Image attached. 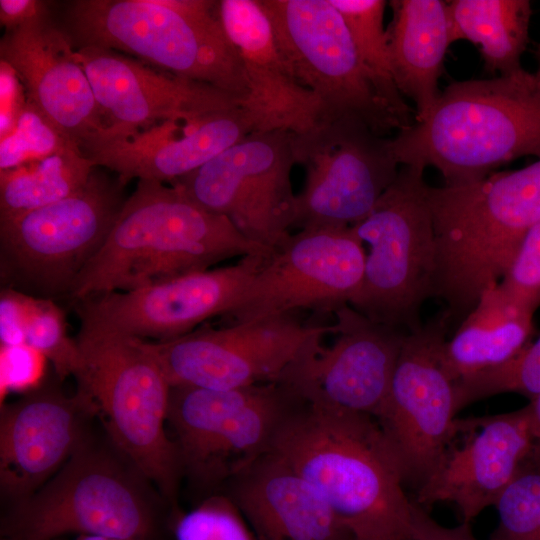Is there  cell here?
Returning a JSON list of instances; mask_svg holds the SVG:
<instances>
[{
	"mask_svg": "<svg viewBox=\"0 0 540 540\" xmlns=\"http://www.w3.org/2000/svg\"><path fill=\"white\" fill-rule=\"evenodd\" d=\"M269 452L322 494L354 540H412V501L371 415L302 402Z\"/></svg>",
	"mask_w": 540,
	"mask_h": 540,
	"instance_id": "6da1fadb",
	"label": "cell"
},
{
	"mask_svg": "<svg viewBox=\"0 0 540 540\" xmlns=\"http://www.w3.org/2000/svg\"><path fill=\"white\" fill-rule=\"evenodd\" d=\"M271 250L175 183L139 180L97 253L75 279V301L143 288Z\"/></svg>",
	"mask_w": 540,
	"mask_h": 540,
	"instance_id": "7a4b0ae2",
	"label": "cell"
},
{
	"mask_svg": "<svg viewBox=\"0 0 540 540\" xmlns=\"http://www.w3.org/2000/svg\"><path fill=\"white\" fill-rule=\"evenodd\" d=\"M390 144L400 166H432L446 186L476 182L517 158L540 159V71L452 82L431 114Z\"/></svg>",
	"mask_w": 540,
	"mask_h": 540,
	"instance_id": "3957f363",
	"label": "cell"
},
{
	"mask_svg": "<svg viewBox=\"0 0 540 540\" xmlns=\"http://www.w3.org/2000/svg\"><path fill=\"white\" fill-rule=\"evenodd\" d=\"M428 200L436 241L433 297L445 303L455 331L540 222V159L465 185L429 186Z\"/></svg>",
	"mask_w": 540,
	"mask_h": 540,
	"instance_id": "277c9868",
	"label": "cell"
},
{
	"mask_svg": "<svg viewBox=\"0 0 540 540\" xmlns=\"http://www.w3.org/2000/svg\"><path fill=\"white\" fill-rule=\"evenodd\" d=\"M64 24L75 49L113 50L221 89L242 103L248 96L242 61L222 24L218 1L76 0L68 3Z\"/></svg>",
	"mask_w": 540,
	"mask_h": 540,
	"instance_id": "5b68a950",
	"label": "cell"
},
{
	"mask_svg": "<svg viewBox=\"0 0 540 540\" xmlns=\"http://www.w3.org/2000/svg\"><path fill=\"white\" fill-rule=\"evenodd\" d=\"M131 468L86 440L42 487L11 505L0 540H57L71 533L164 540L177 518L161 512Z\"/></svg>",
	"mask_w": 540,
	"mask_h": 540,
	"instance_id": "8992f818",
	"label": "cell"
},
{
	"mask_svg": "<svg viewBox=\"0 0 540 540\" xmlns=\"http://www.w3.org/2000/svg\"><path fill=\"white\" fill-rule=\"evenodd\" d=\"M76 341L79 389L102 413L119 453L173 505L183 473L166 430L171 386L160 365L140 339L80 328Z\"/></svg>",
	"mask_w": 540,
	"mask_h": 540,
	"instance_id": "52a82bcc",
	"label": "cell"
},
{
	"mask_svg": "<svg viewBox=\"0 0 540 540\" xmlns=\"http://www.w3.org/2000/svg\"><path fill=\"white\" fill-rule=\"evenodd\" d=\"M424 170L401 165L371 212L352 227L368 251L349 305L407 334L422 327V306L433 297L436 241Z\"/></svg>",
	"mask_w": 540,
	"mask_h": 540,
	"instance_id": "ba28073f",
	"label": "cell"
},
{
	"mask_svg": "<svg viewBox=\"0 0 540 540\" xmlns=\"http://www.w3.org/2000/svg\"><path fill=\"white\" fill-rule=\"evenodd\" d=\"M259 2L289 70L317 99L318 120L355 118L383 137L414 124L406 101L392 97L363 63L330 0Z\"/></svg>",
	"mask_w": 540,
	"mask_h": 540,
	"instance_id": "9c48e42d",
	"label": "cell"
},
{
	"mask_svg": "<svg viewBox=\"0 0 540 540\" xmlns=\"http://www.w3.org/2000/svg\"><path fill=\"white\" fill-rule=\"evenodd\" d=\"M126 184L96 167L78 193L0 217V273L5 288L52 299L68 294L107 238L126 199Z\"/></svg>",
	"mask_w": 540,
	"mask_h": 540,
	"instance_id": "30bf717a",
	"label": "cell"
},
{
	"mask_svg": "<svg viewBox=\"0 0 540 540\" xmlns=\"http://www.w3.org/2000/svg\"><path fill=\"white\" fill-rule=\"evenodd\" d=\"M295 163L305 170L296 196L294 227H353L373 209L397 177L390 138L358 119L318 120L292 133Z\"/></svg>",
	"mask_w": 540,
	"mask_h": 540,
	"instance_id": "8fae6325",
	"label": "cell"
},
{
	"mask_svg": "<svg viewBox=\"0 0 540 540\" xmlns=\"http://www.w3.org/2000/svg\"><path fill=\"white\" fill-rule=\"evenodd\" d=\"M449 333L444 311L405 336L376 418L405 484L420 488L457 434L455 382L441 362Z\"/></svg>",
	"mask_w": 540,
	"mask_h": 540,
	"instance_id": "7c38bea8",
	"label": "cell"
},
{
	"mask_svg": "<svg viewBox=\"0 0 540 540\" xmlns=\"http://www.w3.org/2000/svg\"><path fill=\"white\" fill-rule=\"evenodd\" d=\"M294 164L291 132L256 131L172 183L203 208L227 217L249 240L273 251L294 227Z\"/></svg>",
	"mask_w": 540,
	"mask_h": 540,
	"instance_id": "4fadbf2b",
	"label": "cell"
},
{
	"mask_svg": "<svg viewBox=\"0 0 540 540\" xmlns=\"http://www.w3.org/2000/svg\"><path fill=\"white\" fill-rule=\"evenodd\" d=\"M333 332V324L308 325L293 314L142 341L171 387L226 390L277 381L311 340Z\"/></svg>",
	"mask_w": 540,
	"mask_h": 540,
	"instance_id": "5bb4252c",
	"label": "cell"
},
{
	"mask_svg": "<svg viewBox=\"0 0 540 540\" xmlns=\"http://www.w3.org/2000/svg\"><path fill=\"white\" fill-rule=\"evenodd\" d=\"M269 254L76 301L80 328L145 341L184 336L210 318L230 315Z\"/></svg>",
	"mask_w": 540,
	"mask_h": 540,
	"instance_id": "9a60e30c",
	"label": "cell"
},
{
	"mask_svg": "<svg viewBox=\"0 0 540 540\" xmlns=\"http://www.w3.org/2000/svg\"><path fill=\"white\" fill-rule=\"evenodd\" d=\"M365 256L352 227L299 229L265 258L229 316L244 322L299 310L334 312L359 289Z\"/></svg>",
	"mask_w": 540,
	"mask_h": 540,
	"instance_id": "2e32d148",
	"label": "cell"
},
{
	"mask_svg": "<svg viewBox=\"0 0 540 540\" xmlns=\"http://www.w3.org/2000/svg\"><path fill=\"white\" fill-rule=\"evenodd\" d=\"M330 345L311 340L278 380L306 403L375 419L385 403L407 333L374 322L349 304L337 308Z\"/></svg>",
	"mask_w": 540,
	"mask_h": 540,
	"instance_id": "e0dca14e",
	"label": "cell"
},
{
	"mask_svg": "<svg viewBox=\"0 0 540 540\" xmlns=\"http://www.w3.org/2000/svg\"><path fill=\"white\" fill-rule=\"evenodd\" d=\"M75 53L108 127L99 142L168 121H195L243 104L221 89L113 50L85 46Z\"/></svg>",
	"mask_w": 540,
	"mask_h": 540,
	"instance_id": "ac0fdd59",
	"label": "cell"
},
{
	"mask_svg": "<svg viewBox=\"0 0 540 540\" xmlns=\"http://www.w3.org/2000/svg\"><path fill=\"white\" fill-rule=\"evenodd\" d=\"M457 434L437 468L417 489L415 502L454 503L471 521L498 498L530 460L534 436L527 405L521 409L456 420Z\"/></svg>",
	"mask_w": 540,
	"mask_h": 540,
	"instance_id": "d6986e66",
	"label": "cell"
},
{
	"mask_svg": "<svg viewBox=\"0 0 540 540\" xmlns=\"http://www.w3.org/2000/svg\"><path fill=\"white\" fill-rule=\"evenodd\" d=\"M0 60L15 71L28 103L83 152L105 136L107 124L73 43L50 16L6 32Z\"/></svg>",
	"mask_w": 540,
	"mask_h": 540,
	"instance_id": "ffe728a7",
	"label": "cell"
},
{
	"mask_svg": "<svg viewBox=\"0 0 540 540\" xmlns=\"http://www.w3.org/2000/svg\"><path fill=\"white\" fill-rule=\"evenodd\" d=\"M93 409L84 391L68 397L52 387L2 407L0 487L11 505L42 487L86 441L84 418Z\"/></svg>",
	"mask_w": 540,
	"mask_h": 540,
	"instance_id": "44dd1931",
	"label": "cell"
},
{
	"mask_svg": "<svg viewBox=\"0 0 540 540\" xmlns=\"http://www.w3.org/2000/svg\"><path fill=\"white\" fill-rule=\"evenodd\" d=\"M256 131L249 113L236 107L195 121H168L105 139L84 154L125 184L133 179L170 184Z\"/></svg>",
	"mask_w": 540,
	"mask_h": 540,
	"instance_id": "7402d4cb",
	"label": "cell"
},
{
	"mask_svg": "<svg viewBox=\"0 0 540 540\" xmlns=\"http://www.w3.org/2000/svg\"><path fill=\"white\" fill-rule=\"evenodd\" d=\"M218 10L248 85L242 108L257 130L300 133L314 125L320 112L317 99L289 70L259 0H221Z\"/></svg>",
	"mask_w": 540,
	"mask_h": 540,
	"instance_id": "603a6c76",
	"label": "cell"
},
{
	"mask_svg": "<svg viewBox=\"0 0 540 540\" xmlns=\"http://www.w3.org/2000/svg\"><path fill=\"white\" fill-rule=\"evenodd\" d=\"M256 540H354L322 494L268 452L224 487Z\"/></svg>",
	"mask_w": 540,
	"mask_h": 540,
	"instance_id": "cb8c5ba5",
	"label": "cell"
},
{
	"mask_svg": "<svg viewBox=\"0 0 540 540\" xmlns=\"http://www.w3.org/2000/svg\"><path fill=\"white\" fill-rule=\"evenodd\" d=\"M387 28L392 74L402 94L416 107L415 122L425 120L441 92L438 82L452 44L448 3L442 0H393Z\"/></svg>",
	"mask_w": 540,
	"mask_h": 540,
	"instance_id": "d4e9b609",
	"label": "cell"
},
{
	"mask_svg": "<svg viewBox=\"0 0 540 540\" xmlns=\"http://www.w3.org/2000/svg\"><path fill=\"white\" fill-rule=\"evenodd\" d=\"M535 311L508 295L499 283L485 290L442 346L441 362L450 379L455 382L517 355L531 342Z\"/></svg>",
	"mask_w": 540,
	"mask_h": 540,
	"instance_id": "484cf974",
	"label": "cell"
},
{
	"mask_svg": "<svg viewBox=\"0 0 540 540\" xmlns=\"http://www.w3.org/2000/svg\"><path fill=\"white\" fill-rule=\"evenodd\" d=\"M448 3L452 43L480 47L487 71L510 74L522 69L532 15L529 0H453Z\"/></svg>",
	"mask_w": 540,
	"mask_h": 540,
	"instance_id": "4316f807",
	"label": "cell"
},
{
	"mask_svg": "<svg viewBox=\"0 0 540 540\" xmlns=\"http://www.w3.org/2000/svg\"><path fill=\"white\" fill-rule=\"evenodd\" d=\"M96 166L79 146L0 171V217L40 208L81 191Z\"/></svg>",
	"mask_w": 540,
	"mask_h": 540,
	"instance_id": "83f0119b",
	"label": "cell"
},
{
	"mask_svg": "<svg viewBox=\"0 0 540 540\" xmlns=\"http://www.w3.org/2000/svg\"><path fill=\"white\" fill-rule=\"evenodd\" d=\"M25 345L51 362L59 378H80L83 358L69 336L65 315L52 299L25 294Z\"/></svg>",
	"mask_w": 540,
	"mask_h": 540,
	"instance_id": "f1b7e54d",
	"label": "cell"
},
{
	"mask_svg": "<svg viewBox=\"0 0 540 540\" xmlns=\"http://www.w3.org/2000/svg\"><path fill=\"white\" fill-rule=\"evenodd\" d=\"M340 12L368 70L395 99L404 100L392 74L385 0H330Z\"/></svg>",
	"mask_w": 540,
	"mask_h": 540,
	"instance_id": "f546056e",
	"label": "cell"
},
{
	"mask_svg": "<svg viewBox=\"0 0 540 540\" xmlns=\"http://www.w3.org/2000/svg\"><path fill=\"white\" fill-rule=\"evenodd\" d=\"M457 410L501 393H518L530 400L540 394V337L507 362L455 381Z\"/></svg>",
	"mask_w": 540,
	"mask_h": 540,
	"instance_id": "4dcf8cb0",
	"label": "cell"
},
{
	"mask_svg": "<svg viewBox=\"0 0 540 540\" xmlns=\"http://www.w3.org/2000/svg\"><path fill=\"white\" fill-rule=\"evenodd\" d=\"M494 506L499 522L489 540H540V467L527 461Z\"/></svg>",
	"mask_w": 540,
	"mask_h": 540,
	"instance_id": "1f68e13d",
	"label": "cell"
},
{
	"mask_svg": "<svg viewBox=\"0 0 540 540\" xmlns=\"http://www.w3.org/2000/svg\"><path fill=\"white\" fill-rule=\"evenodd\" d=\"M175 540H256L235 503L226 494H213L195 509L180 514Z\"/></svg>",
	"mask_w": 540,
	"mask_h": 540,
	"instance_id": "d6a6232c",
	"label": "cell"
},
{
	"mask_svg": "<svg viewBox=\"0 0 540 540\" xmlns=\"http://www.w3.org/2000/svg\"><path fill=\"white\" fill-rule=\"evenodd\" d=\"M0 140V171L40 160L73 143L29 103L14 131Z\"/></svg>",
	"mask_w": 540,
	"mask_h": 540,
	"instance_id": "836d02e7",
	"label": "cell"
},
{
	"mask_svg": "<svg viewBox=\"0 0 540 540\" xmlns=\"http://www.w3.org/2000/svg\"><path fill=\"white\" fill-rule=\"evenodd\" d=\"M500 287L517 301L537 309L540 305V222L523 236L499 281Z\"/></svg>",
	"mask_w": 540,
	"mask_h": 540,
	"instance_id": "e575fe53",
	"label": "cell"
},
{
	"mask_svg": "<svg viewBox=\"0 0 540 540\" xmlns=\"http://www.w3.org/2000/svg\"><path fill=\"white\" fill-rule=\"evenodd\" d=\"M36 355L39 353L25 344L2 346V391L29 386L37 379L39 366Z\"/></svg>",
	"mask_w": 540,
	"mask_h": 540,
	"instance_id": "d590c367",
	"label": "cell"
},
{
	"mask_svg": "<svg viewBox=\"0 0 540 540\" xmlns=\"http://www.w3.org/2000/svg\"><path fill=\"white\" fill-rule=\"evenodd\" d=\"M27 103L25 89L15 71L0 61V139L14 131Z\"/></svg>",
	"mask_w": 540,
	"mask_h": 540,
	"instance_id": "8d00e7d4",
	"label": "cell"
},
{
	"mask_svg": "<svg viewBox=\"0 0 540 540\" xmlns=\"http://www.w3.org/2000/svg\"><path fill=\"white\" fill-rule=\"evenodd\" d=\"M0 301L2 346L25 344V293L4 287Z\"/></svg>",
	"mask_w": 540,
	"mask_h": 540,
	"instance_id": "74e56055",
	"label": "cell"
},
{
	"mask_svg": "<svg viewBox=\"0 0 540 540\" xmlns=\"http://www.w3.org/2000/svg\"><path fill=\"white\" fill-rule=\"evenodd\" d=\"M471 523L462 522L456 527H445L437 523L421 505L412 501V540H477L471 530Z\"/></svg>",
	"mask_w": 540,
	"mask_h": 540,
	"instance_id": "f35d334b",
	"label": "cell"
},
{
	"mask_svg": "<svg viewBox=\"0 0 540 540\" xmlns=\"http://www.w3.org/2000/svg\"><path fill=\"white\" fill-rule=\"evenodd\" d=\"M49 4L39 0H0V23L6 32L48 17Z\"/></svg>",
	"mask_w": 540,
	"mask_h": 540,
	"instance_id": "ab89813d",
	"label": "cell"
},
{
	"mask_svg": "<svg viewBox=\"0 0 540 540\" xmlns=\"http://www.w3.org/2000/svg\"><path fill=\"white\" fill-rule=\"evenodd\" d=\"M530 415L531 428L534 436V447L530 461L540 467V394L530 400L527 405Z\"/></svg>",
	"mask_w": 540,
	"mask_h": 540,
	"instance_id": "60d3db41",
	"label": "cell"
},
{
	"mask_svg": "<svg viewBox=\"0 0 540 540\" xmlns=\"http://www.w3.org/2000/svg\"><path fill=\"white\" fill-rule=\"evenodd\" d=\"M75 540H139V539H122V538H113V537H105V536H97V535H80Z\"/></svg>",
	"mask_w": 540,
	"mask_h": 540,
	"instance_id": "b9f144b4",
	"label": "cell"
},
{
	"mask_svg": "<svg viewBox=\"0 0 540 540\" xmlns=\"http://www.w3.org/2000/svg\"><path fill=\"white\" fill-rule=\"evenodd\" d=\"M534 55L537 62V70L540 71V43L535 48Z\"/></svg>",
	"mask_w": 540,
	"mask_h": 540,
	"instance_id": "7bdbcfd3",
	"label": "cell"
}]
</instances>
